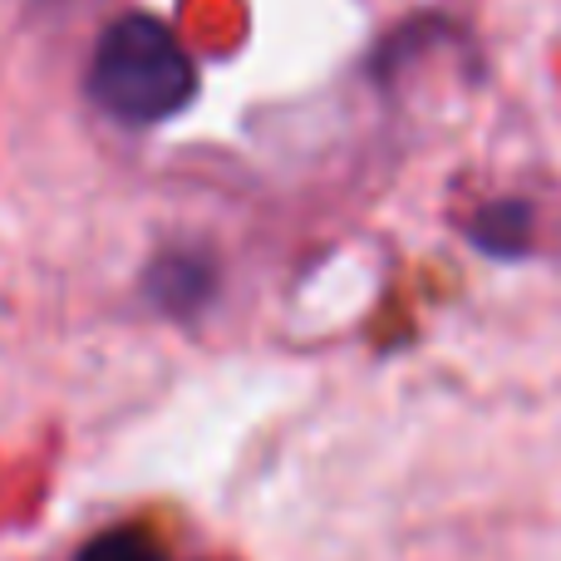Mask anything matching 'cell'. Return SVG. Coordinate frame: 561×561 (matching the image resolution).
<instances>
[{"instance_id":"6da1fadb","label":"cell","mask_w":561,"mask_h":561,"mask_svg":"<svg viewBox=\"0 0 561 561\" xmlns=\"http://www.w3.org/2000/svg\"><path fill=\"white\" fill-rule=\"evenodd\" d=\"M89 94L118 124H163L197 94V69L183 39L158 15H124L104 25L89 59Z\"/></svg>"},{"instance_id":"7a4b0ae2","label":"cell","mask_w":561,"mask_h":561,"mask_svg":"<svg viewBox=\"0 0 561 561\" xmlns=\"http://www.w3.org/2000/svg\"><path fill=\"white\" fill-rule=\"evenodd\" d=\"M207 280L213 276H207L203 256H163V262L153 266V276H148V296H153L163 310L183 316V310L203 306Z\"/></svg>"},{"instance_id":"3957f363","label":"cell","mask_w":561,"mask_h":561,"mask_svg":"<svg viewBox=\"0 0 561 561\" xmlns=\"http://www.w3.org/2000/svg\"><path fill=\"white\" fill-rule=\"evenodd\" d=\"M75 561H168V552L144 527H108V533L89 537Z\"/></svg>"},{"instance_id":"277c9868","label":"cell","mask_w":561,"mask_h":561,"mask_svg":"<svg viewBox=\"0 0 561 561\" xmlns=\"http://www.w3.org/2000/svg\"><path fill=\"white\" fill-rule=\"evenodd\" d=\"M473 242L488 247V252H497V256H517L527 247V213L517 203L488 207V213L473 217Z\"/></svg>"}]
</instances>
